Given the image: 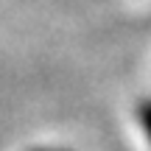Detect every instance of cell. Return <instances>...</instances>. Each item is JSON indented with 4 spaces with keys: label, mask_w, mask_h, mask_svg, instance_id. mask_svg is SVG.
<instances>
[{
    "label": "cell",
    "mask_w": 151,
    "mask_h": 151,
    "mask_svg": "<svg viewBox=\"0 0 151 151\" xmlns=\"http://www.w3.org/2000/svg\"><path fill=\"white\" fill-rule=\"evenodd\" d=\"M137 120L143 123V132H146V137L151 143V98H146V101L137 104Z\"/></svg>",
    "instance_id": "obj_1"
}]
</instances>
